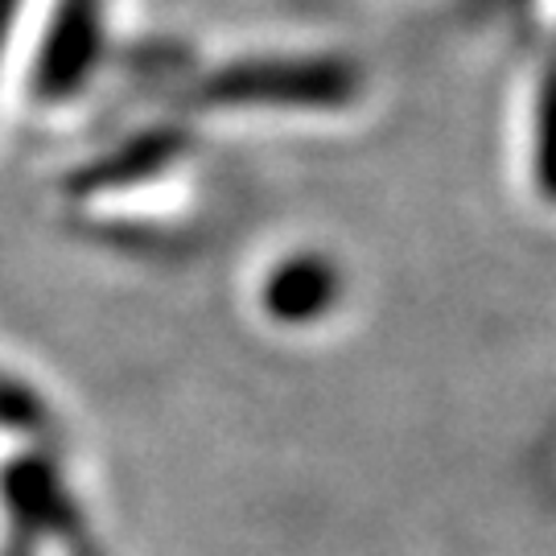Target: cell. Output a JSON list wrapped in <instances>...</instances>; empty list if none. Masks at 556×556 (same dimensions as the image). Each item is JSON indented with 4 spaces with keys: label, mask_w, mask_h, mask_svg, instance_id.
I'll list each match as a JSON object with an SVG mask.
<instances>
[{
    "label": "cell",
    "mask_w": 556,
    "mask_h": 556,
    "mask_svg": "<svg viewBox=\"0 0 556 556\" xmlns=\"http://www.w3.org/2000/svg\"><path fill=\"white\" fill-rule=\"evenodd\" d=\"M346 96V79L334 66H277V71H236L219 83L227 103H334Z\"/></svg>",
    "instance_id": "cell-1"
},
{
    "label": "cell",
    "mask_w": 556,
    "mask_h": 556,
    "mask_svg": "<svg viewBox=\"0 0 556 556\" xmlns=\"http://www.w3.org/2000/svg\"><path fill=\"white\" fill-rule=\"evenodd\" d=\"M334 289L338 280L330 273V264H321V260H293V264H285L277 277L268 280L264 305L280 321H309L334 305Z\"/></svg>",
    "instance_id": "cell-2"
},
{
    "label": "cell",
    "mask_w": 556,
    "mask_h": 556,
    "mask_svg": "<svg viewBox=\"0 0 556 556\" xmlns=\"http://www.w3.org/2000/svg\"><path fill=\"white\" fill-rule=\"evenodd\" d=\"M540 174L544 186L556 194V96L548 103V116H544V144H540Z\"/></svg>",
    "instance_id": "cell-3"
}]
</instances>
